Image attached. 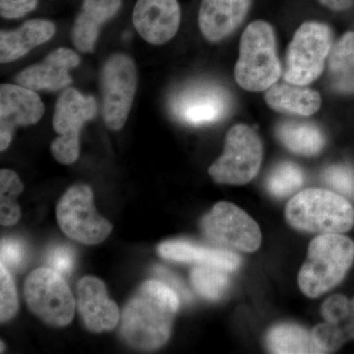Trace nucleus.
I'll return each instance as SVG.
<instances>
[{"label":"nucleus","mask_w":354,"mask_h":354,"mask_svg":"<svg viewBox=\"0 0 354 354\" xmlns=\"http://www.w3.org/2000/svg\"><path fill=\"white\" fill-rule=\"evenodd\" d=\"M225 272L213 266L198 265L191 272V283L203 297L218 300L225 295L228 288Z\"/></svg>","instance_id":"27"},{"label":"nucleus","mask_w":354,"mask_h":354,"mask_svg":"<svg viewBox=\"0 0 354 354\" xmlns=\"http://www.w3.org/2000/svg\"><path fill=\"white\" fill-rule=\"evenodd\" d=\"M230 109V95L211 83L193 84L174 95L171 113L191 125L209 124L225 118Z\"/></svg>","instance_id":"12"},{"label":"nucleus","mask_w":354,"mask_h":354,"mask_svg":"<svg viewBox=\"0 0 354 354\" xmlns=\"http://www.w3.org/2000/svg\"><path fill=\"white\" fill-rule=\"evenodd\" d=\"M24 295L30 310L48 325L64 327L73 319L72 291L64 277L50 268H39L28 276Z\"/></svg>","instance_id":"7"},{"label":"nucleus","mask_w":354,"mask_h":354,"mask_svg":"<svg viewBox=\"0 0 354 354\" xmlns=\"http://www.w3.org/2000/svg\"><path fill=\"white\" fill-rule=\"evenodd\" d=\"M266 102L279 113L310 116L321 108V95L316 91L295 84H278L266 91Z\"/></svg>","instance_id":"22"},{"label":"nucleus","mask_w":354,"mask_h":354,"mask_svg":"<svg viewBox=\"0 0 354 354\" xmlns=\"http://www.w3.org/2000/svg\"><path fill=\"white\" fill-rule=\"evenodd\" d=\"M181 20L178 0H137L132 21L147 43L160 46L171 41Z\"/></svg>","instance_id":"14"},{"label":"nucleus","mask_w":354,"mask_h":354,"mask_svg":"<svg viewBox=\"0 0 354 354\" xmlns=\"http://www.w3.org/2000/svg\"><path fill=\"white\" fill-rule=\"evenodd\" d=\"M281 75L274 29L266 21H254L241 36L235 80L249 92H263L278 83Z\"/></svg>","instance_id":"3"},{"label":"nucleus","mask_w":354,"mask_h":354,"mask_svg":"<svg viewBox=\"0 0 354 354\" xmlns=\"http://www.w3.org/2000/svg\"><path fill=\"white\" fill-rule=\"evenodd\" d=\"M24 189L19 176L9 169L0 171V223L4 227H10L20 220L21 209L18 196Z\"/></svg>","instance_id":"26"},{"label":"nucleus","mask_w":354,"mask_h":354,"mask_svg":"<svg viewBox=\"0 0 354 354\" xmlns=\"http://www.w3.org/2000/svg\"><path fill=\"white\" fill-rule=\"evenodd\" d=\"M122 0H83L80 12L72 27L74 46L82 53H93L102 26L120 11Z\"/></svg>","instance_id":"19"},{"label":"nucleus","mask_w":354,"mask_h":354,"mask_svg":"<svg viewBox=\"0 0 354 354\" xmlns=\"http://www.w3.org/2000/svg\"><path fill=\"white\" fill-rule=\"evenodd\" d=\"M304 183V174L298 165L281 162L274 167L267 179V189L272 196L285 198L297 192Z\"/></svg>","instance_id":"28"},{"label":"nucleus","mask_w":354,"mask_h":354,"mask_svg":"<svg viewBox=\"0 0 354 354\" xmlns=\"http://www.w3.org/2000/svg\"><path fill=\"white\" fill-rule=\"evenodd\" d=\"M19 308L17 290L10 271L0 265V321L6 323L12 319Z\"/></svg>","instance_id":"29"},{"label":"nucleus","mask_w":354,"mask_h":354,"mask_svg":"<svg viewBox=\"0 0 354 354\" xmlns=\"http://www.w3.org/2000/svg\"><path fill=\"white\" fill-rule=\"evenodd\" d=\"M178 308L176 291L162 281H146L123 311L120 328L123 339L139 351L162 348L171 337Z\"/></svg>","instance_id":"1"},{"label":"nucleus","mask_w":354,"mask_h":354,"mask_svg":"<svg viewBox=\"0 0 354 354\" xmlns=\"http://www.w3.org/2000/svg\"><path fill=\"white\" fill-rule=\"evenodd\" d=\"M201 228L204 234L218 245L243 252L258 250L262 242L257 223L232 203H216L203 218Z\"/></svg>","instance_id":"11"},{"label":"nucleus","mask_w":354,"mask_h":354,"mask_svg":"<svg viewBox=\"0 0 354 354\" xmlns=\"http://www.w3.org/2000/svg\"><path fill=\"white\" fill-rule=\"evenodd\" d=\"M321 315L325 323L317 325L311 333L324 353L337 351L344 342L354 339V298L333 295L324 302Z\"/></svg>","instance_id":"16"},{"label":"nucleus","mask_w":354,"mask_h":354,"mask_svg":"<svg viewBox=\"0 0 354 354\" xmlns=\"http://www.w3.org/2000/svg\"><path fill=\"white\" fill-rule=\"evenodd\" d=\"M322 6L333 11L348 10L353 6L354 0H318Z\"/></svg>","instance_id":"35"},{"label":"nucleus","mask_w":354,"mask_h":354,"mask_svg":"<svg viewBox=\"0 0 354 354\" xmlns=\"http://www.w3.org/2000/svg\"><path fill=\"white\" fill-rule=\"evenodd\" d=\"M252 0H202L198 23L203 37L209 43H218L242 24Z\"/></svg>","instance_id":"18"},{"label":"nucleus","mask_w":354,"mask_h":354,"mask_svg":"<svg viewBox=\"0 0 354 354\" xmlns=\"http://www.w3.org/2000/svg\"><path fill=\"white\" fill-rule=\"evenodd\" d=\"M160 257L174 262L213 266L227 272H234L241 265L237 254L227 249L209 248L185 241H165L158 246Z\"/></svg>","instance_id":"20"},{"label":"nucleus","mask_w":354,"mask_h":354,"mask_svg":"<svg viewBox=\"0 0 354 354\" xmlns=\"http://www.w3.org/2000/svg\"><path fill=\"white\" fill-rule=\"evenodd\" d=\"M80 57L70 48L51 51L43 62L23 69L15 76V82L32 91H58L72 83L69 70L78 66Z\"/></svg>","instance_id":"17"},{"label":"nucleus","mask_w":354,"mask_h":354,"mask_svg":"<svg viewBox=\"0 0 354 354\" xmlns=\"http://www.w3.org/2000/svg\"><path fill=\"white\" fill-rule=\"evenodd\" d=\"M267 348L272 353H324L314 341L312 333L295 324H279L268 333Z\"/></svg>","instance_id":"23"},{"label":"nucleus","mask_w":354,"mask_h":354,"mask_svg":"<svg viewBox=\"0 0 354 354\" xmlns=\"http://www.w3.org/2000/svg\"><path fill=\"white\" fill-rule=\"evenodd\" d=\"M97 102L73 88H66L58 97L53 113V127L59 136L53 140L50 151L62 165L75 162L80 153V131L97 114Z\"/></svg>","instance_id":"6"},{"label":"nucleus","mask_w":354,"mask_h":354,"mask_svg":"<svg viewBox=\"0 0 354 354\" xmlns=\"http://www.w3.org/2000/svg\"><path fill=\"white\" fill-rule=\"evenodd\" d=\"M44 113V106L36 91L18 84L0 86V150L10 145L17 127L36 124Z\"/></svg>","instance_id":"13"},{"label":"nucleus","mask_w":354,"mask_h":354,"mask_svg":"<svg viewBox=\"0 0 354 354\" xmlns=\"http://www.w3.org/2000/svg\"><path fill=\"white\" fill-rule=\"evenodd\" d=\"M286 221L302 232L342 234L354 225V209L342 195L324 189H306L286 205Z\"/></svg>","instance_id":"4"},{"label":"nucleus","mask_w":354,"mask_h":354,"mask_svg":"<svg viewBox=\"0 0 354 354\" xmlns=\"http://www.w3.org/2000/svg\"><path fill=\"white\" fill-rule=\"evenodd\" d=\"M262 142L252 128L237 124L225 137L223 155L209 167V176L218 183L242 185L257 176L262 164Z\"/></svg>","instance_id":"8"},{"label":"nucleus","mask_w":354,"mask_h":354,"mask_svg":"<svg viewBox=\"0 0 354 354\" xmlns=\"http://www.w3.org/2000/svg\"><path fill=\"white\" fill-rule=\"evenodd\" d=\"M330 85L337 92L354 93V32L344 34L330 50L329 55Z\"/></svg>","instance_id":"24"},{"label":"nucleus","mask_w":354,"mask_h":354,"mask_svg":"<svg viewBox=\"0 0 354 354\" xmlns=\"http://www.w3.org/2000/svg\"><path fill=\"white\" fill-rule=\"evenodd\" d=\"M156 274H158V278L162 279L160 281L176 291L177 295H179L183 301L190 302L192 300L190 291L183 285V281H179L171 271L165 269V268L156 267Z\"/></svg>","instance_id":"34"},{"label":"nucleus","mask_w":354,"mask_h":354,"mask_svg":"<svg viewBox=\"0 0 354 354\" xmlns=\"http://www.w3.org/2000/svg\"><path fill=\"white\" fill-rule=\"evenodd\" d=\"M46 260L48 268L67 278L75 266V253L69 246L58 245L48 251Z\"/></svg>","instance_id":"32"},{"label":"nucleus","mask_w":354,"mask_h":354,"mask_svg":"<svg viewBox=\"0 0 354 354\" xmlns=\"http://www.w3.org/2000/svg\"><path fill=\"white\" fill-rule=\"evenodd\" d=\"M332 48L329 26L315 21L304 23L288 46L283 75L286 82L307 86L316 81L323 73Z\"/></svg>","instance_id":"5"},{"label":"nucleus","mask_w":354,"mask_h":354,"mask_svg":"<svg viewBox=\"0 0 354 354\" xmlns=\"http://www.w3.org/2000/svg\"><path fill=\"white\" fill-rule=\"evenodd\" d=\"M77 306L86 327L93 333L111 330L120 319L118 304L109 299L104 281L95 277H84L79 281Z\"/></svg>","instance_id":"15"},{"label":"nucleus","mask_w":354,"mask_h":354,"mask_svg":"<svg viewBox=\"0 0 354 354\" xmlns=\"http://www.w3.org/2000/svg\"><path fill=\"white\" fill-rule=\"evenodd\" d=\"M38 0H0V15L6 19H17L32 12Z\"/></svg>","instance_id":"33"},{"label":"nucleus","mask_w":354,"mask_h":354,"mask_svg":"<svg viewBox=\"0 0 354 354\" xmlns=\"http://www.w3.org/2000/svg\"><path fill=\"white\" fill-rule=\"evenodd\" d=\"M276 132L283 145L298 155L315 156L325 145L322 132L312 123L283 121Z\"/></svg>","instance_id":"25"},{"label":"nucleus","mask_w":354,"mask_h":354,"mask_svg":"<svg viewBox=\"0 0 354 354\" xmlns=\"http://www.w3.org/2000/svg\"><path fill=\"white\" fill-rule=\"evenodd\" d=\"M354 261V242L339 234H324L310 243L308 255L298 274L300 290L320 297L339 285Z\"/></svg>","instance_id":"2"},{"label":"nucleus","mask_w":354,"mask_h":354,"mask_svg":"<svg viewBox=\"0 0 354 354\" xmlns=\"http://www.w3.org/2000/svg\"><path fill=\"white\" fill-rule=\"evenodd\" d=\"M3 351H4V348H3V342H1V351H0V353H3Z\"/></svg>","instance_id":"36"},{"label":"nucleus","mask_w":354,"mask_h":354,"mask_svg":"<svg viewBox=\"0 0 354 354\" xmlns=\"http://www.w3.org/2000/svg\"><path fill=\"white\" fill-rule=\"evenodd\" d=\"M323 180L342 196L354 197V171L346 165H332L323 174Z\"/></svg>","instance_id":"30"},{"label":"nucleus","mask_w":354,"mask_h":354,"mask_svg":"<svg viewBox=\"0 0 354 354\" xmlns=\"http://www.w3.org/2000/svg\"><path fill=\"white\" fill-rule=\"evenodd\" d=\"M1 264L6 266L9 271H19L27 259V249L19 239H2Z\"/></svg>","instance_id":"31"},{"label":"nucleus","mask_w":354,"mask_h":354,"mask_svg":"<svg viewBox=\"0 0 354 354\" xmlns=\"http://www.w3.org/2000/svg\"><path fill=\"white\" fill-rule=\"evenodd\" d=\"M55 24L44 19L29 20L12 31L0 34V62L9 64L24 57L36 46L53 38Z\"/></svg>","instance_id":"21"},{"label":"nucleus","mask_w":354,"mask_h":354,"mask_svg":"<svg viewBox=\"0 0 354 354\" xmlns=\"http://www.w3.org/2000/svg\"><path fill=\"white\" fill-rule=\"evenodd\" d=\"M138 74L134 60L124 53H114L102 70V115L111 130L124 127L136 94Z\"/></svg>","instance_id":"10"},{"label":"nucleus","mask_w":354,"mask_h":354,"mask_svg":"<svg viewBox=\"0 0 354 354\" xmlns=\"http://www.w3.org/2000/svg\"><path fill=\"white\" fill-rule=\"evenodd\" d=\"M58 225L69 239L85 245H95L108 239L113 225L97 214L93 191L86 184L71 186L60 198Z\"/></svg>","instance_id":"9"}]
</instances>
